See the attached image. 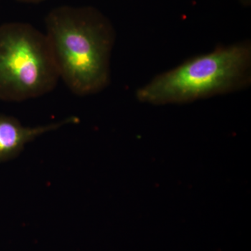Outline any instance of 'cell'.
Instances as JSON below:
<instances>
[{
    "label": "cell",
    "instance_id": "cell-1",
    "mask_svg": "<svg viewBox=\"0 0 251 251\" xmlns=\"http://www.w3.org/2000/svg\"><path fill=\"white\" fill-rule=\"evenodd\" d=\"M46 27L59 77L73 94L88 97L110 85L116 32L108 18L90 6H62L47 15Z\"/></svg>",
    "mask_w": 251,
    "mask_h": 251
},
{
    "label": "cell",
    "instance_id": "cell-4",
    "mask_svg": "<svg viewBox=\"0 0 251 251\" xmlns=\"http://www.w3.org/2000/svg\"><path fill=\"white\" fill-rule=\"evenodd\" d=\"M77 122L76 117H72L55 123L29 127L23 126L14 117L0 114V163L14 159L27 144L41 135Z\"/></svg>",
    "mask_w": 251,
    "mask_h": 251
},
{
    "label": "cell",
    "instance_id": "cell-3",
    "mask_svg": "<svg viewBox=\"0 0 251 251\" xmlns=\"http://www.w3.org/2000/svg\"><path fill=\"white\" fill-rule=\"evenodd\" d=\"M59 79L46 34L28 23L0 25V100L39 98L53 91Z\"/></svg>",
    "mask_w": 251,
    "mask_h": 251
},
{
    "label": "cell",
    "instance_id": "cell-2",
    "mask_svg": "<svg viewBox=\"0 0 251 251\" xmlns=\"http://www.w3.org/2000/svg\"><path fill=\"white\" fill-rule=\"evenodd\" d=\"M251 83V44L220 46L153 77L135 92L151 104L182 103L247 88Z\"/></svg>",
    "mask_w": 251,
    "mask_h": 251
},
{
    "label": "cell",
    "instance_id": "cell-5",
    "mask_svg": "<svg viewBox=\"0 0 251 251\" xmlns=\"http://www.w3.org/2000/svg\"><path fill=\"white\" fill-rule=\"evenodd\" d=\"M17 1L20 2L27 3V4H38L46 0H17Z\"/></svg>",
    "mask_w": 251,
    "mask_h": 251
}]
</instances>
